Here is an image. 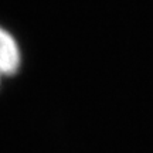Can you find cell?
I'll list each match as a JSON object with an SVG mask.
<instances>
[{
  "label": "cell",
  "mask_w": 153,
  "mask_h": 153,
  "mask_svg": "<svg viewBox=\"0 0 153 153\" xmlns=\"http://www.w3.org/2000/svg\"><path fill=\"white\" fill-rule=\"evenodd\" d=\"M20 64V51L16 40L0 28V79L3 75L14 74Z\"/></svg>",
  "instance_id": "cell-1"
}]
</instances>
